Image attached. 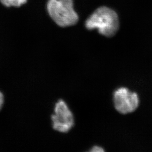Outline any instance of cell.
I'll use <instances>...</instances> for the list:
<instances>
[{
    "label": "cell",
    "mask_w": 152,
    "mask_h": 152,
    "mask_svg": "<svg viewBox=\"0 0 152 152\" xmlns=\"http://www.w3.org/2000/svg\"><path fill=\"white\" fill-rule=\"evenodd\" d=\"M85 26L90 30L97 29L100 34L105 37H112L119 29L118 15L112 9L102 7L96 9L87 19Z\"/></svg>",
    "instance_id": "1"
},
{
    "label": "cell",
    "mask_w": 152,
    "mask_h": 152,
    "mask_svg": "<svg viewBox=\"0 0 152 152\" xmlns=\"http://www.w3.org/2000/svg\"><path fill=\"white\" fill-rule=\"evenodd\" d=\"M51 120L53 129L63 134L69 132L75 125L73 113L64 99L56 102Z\"/></svg>",
    "instance_id": "3"
},
{
    "label": "cell",
    "mask_w": 152,
    "mask_h": 152,
    "mask_svg": "<svg viewBox=\"0 0 152 152\" xmlns=\"http://www.w3.org/2000/svg\"><path fill=\"white\" fill-rule=\"evenodd\" d=\"M90 152H104V150L99 146H94L93 147Z\"/></svg>",
    "instance_id": "6"
},
{
    "label": "cell",
    "mask_w": 152,
    "mask_h": 152,
    "mask_svg": "<svg viewBox=\"0 0 152 152\" xmlns=\"http://www.w3.org/2000/svg\"><path fill=\"white\" fill-rule=\"evenodd\" d=\"M4 98L3 93L0 91V110L3 107V105L4 103Z\"/></svg>",
    "instance_id": "7"
},
{
    "label": "cell",
    "mask_w": 152,
    "mask_h": 152,
    "mask_svg": "<svg viewBox=\"0 0 152 152\" xmlns=\"http://www.w3.org/2000/svg\"><path fill=\"white\" fill-rule=\"evenodd\" d=\"M115 109L120 113L127 114L136 110L139 104V96L135 92L126 87H120L114 92Z\"/></svg>",
    "instance_id": "4"
},
{
    "label": "cell",
    "mask_w": 152,
    "mask_h": 152,
    "mask_svg": "<svg viewBox=\"0 0 152 152\" xmlns=\"http://www.w3.org/2000/svg\"><path fill=\"white\" fill-rule=\"evenodd\" d=\"M47 10L52 19L62 27L74 25L78 20L73 0H48Z\"/></svg>",
    "instance_id": "2"
},
{
    "label": "cell",
    "mask_w": 152,
    "mask_h": 152,
    "mask_svg": "<svg viewBox=\"0 0 152 152\" xmlns=\"http://www.w3.org/2000/svg\"><path fill=\"white\" fill-rule=\"evenodd\" d=\"M1 4L7 7H18L26 3L27 0H0Z\"/></svg>",
    "instance_id": "5"
}]
</instances>
